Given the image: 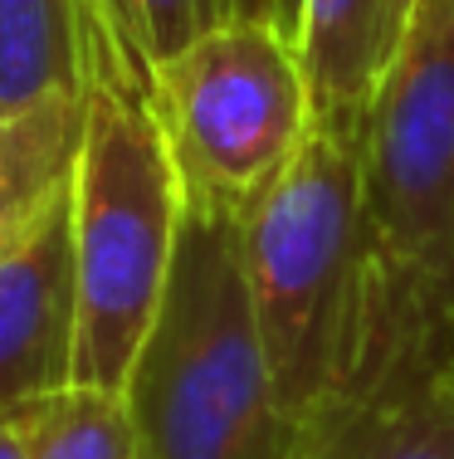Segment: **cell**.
I'll return each mask as SVG.
<instances>
[{"mask_svg": "<svg viewBox=\"0 0 454 459\" xmlns=\"http://www.w3.org/2000/svg\"><path fill=\"white\" fill-rule=\"evenodd\" d=\"M99 15L151 79L157 64H167L201 30L215 25V0H99Z\"/></svg>", "mask_w": 454, "mask_h": 459, "instance_id": "8fae6325", "label": "cell"}, {"mask_svg": "<svg viewBox=\"0 0 454 459\" xmlns=\"http://www.w3.org/2000/svg\"><path fill=\"white\" fill-rule=\"evenodd\" d=\"M83 93H64L20 117H0V259L25 239L35 215L73 177Z\"/></svg>", "mask_w": 454, "mask_h": 459, "instance_id": "9c48e42d", "label": "cell"}, {"mask_svg": "<svg viewBox=\"0 0 454 459\" xmlns=\"http://www.w3.org/2000/svg\"><path fill=\"white\" fill-rule=\"evenodd\" d=\"M73 386L123 396L171 289L186 195L151 79L89 35L83 133L73 152Z\"/></svg>", "mask_w": 454, "mask_h": 459, "instance_id": "6da1fadb", "label": "cell"}, {"mask_svg": "<svg viewBox=\"0 0 454 459\" xmlns=\"http://www.w3.org/2000/svg\"><path fill=\"white\" fill-rule=\"evenodd\" d=\"M230 15H259V5L254 0H215V20H230Z\"/></svg>", "mask_w": 454, "mask_h": 459, "instance_id": "5bb4252c", "label": "cell"}, {"mask_svg": "<svg viewBox=\"0 0 454 459\" xmlns=\"http://www.w3.org/2000/svg\"><path fill=\"white\" fill-rule=\"evenodd\" d=\"M420 0H303L298 59L308 74L313 117L366 127Z\"/></svg>", "mask_w": 454, "mask_h": 459, "instance_id": "ba28073f", "label": "cell"}, {"mask_svg": "<svg viewBox=\"0 0 454 459\" xmlns=\"http://www.w3.org/2000/svg\"><path fill=\"white\" fill-rule=\"evenodd\" d=\"M151 103L191 205L250 215L298 157L313 93L298 45L259 15L201 30L151 69Z\"/></svg>", "mask_w": 454, "mask_h": 459, "instance_id": "5b68a950", "label": "cell"}, {"mask_svg": "<svg viewBox=\"0 0 454 459\" xmlns=\"http://www.w3.org/2000/svg\"><path fill=\"white\" fill-rule=\"evenodd\" d=\"M30 406L0 411V459H35V450H30Z\"/></svg>", "mask_w": 454, "mask_h": 459, "instance_id": "7c38bea8", "label": "cell"}, {"mask_svg": "<svg viewBox=\"0 0 454 459\" xmlns=\"http://www.w3.org/2000/svg\"><path fill=\"white\" fill-rule=\"evenodd\" d=\"M298 459H454V347L386 279L347 381L303 420Z\"/></svg>", "mask_w": 454, "mask_h": 459, "instance_id": "8992f818", "label": "cell"}, {"mask_svg": "<svg viewBox=\"0 0 454 459\" xmlns=\"http://www.w3.org/2000/svg\"><path fill=\"white\" fill-rule=\"evenodd\" d=\"M259 15L269 20V25H278L288 39L298 45V30H303V0H254Z\"/></svg>", "mask_w": 454, "mask_h": 459, "instance_id": "4fadbf2b", "label": "cell"}, {"mask_svg": "<svg viewBox=\"0 0 454 459\" xmlns=\"http://www.w3.org/2000/svg\"><path fill=\"white\" fill-rule=\"evenodd\" d=\"M362 147L366 127L313 117L288 171L240 221L254 333L298 425L347 381L381 289Z\"/></svg>", "mask_w": 454, "mask_h": 459, "instance_id": "7a4b0ae2", "label": "cell"}, {"mask_svg": "<svg viewBox=\"0 0 454 459\" xmlns=\"http://www.w3.org/2000/svg\"><path fill=\"white\" fill-rule=\"evenodd\" d=\"M35 459H142L127 401L93 386H64L30 406Z\"/></svg>", "mask_w": 454, "mask_h": 459, "instance_id": "30bf717a", "label": "cell"}, {"mask_svg": "<svg viewBox=\"0 0 454 459\" xmlns=\"http://www.w3.org/2000/svg\"><path fill=\"white\" fill-rule=\"evenodd\" d=\"M123 401L142 459H298L303 425L278 406L254 333L240 215L186 201L167 303Z\"/></svg>", "mask_w": 454, "mask_h": 459, "instance_id": "3957f363", "label": "cell"}, {"mask_svg": "<svg viewBox=\"0 0 454 459\" xmlns=\"http://www.w3.org/2000/svg\"><path fill=\"white\" fill-rule=\"evenodd\" d=\"M376 274L454 347V0H420L362 147Z\"/></svg>", "mask_w": 454, "mask_h": 459, "instance_id": "277c9868", "label": "cell"}, {"mask_svg": "<svg viewBox=\"0 0 454 459\" xmlns=\"http://www.w3.org/2000/svg\"><path fill=\"white\" fill-rule=\"evenodd\" d=\"M73 201L69 186L0 259V411L73 386Z\"/></svg>", "mask_w": 454, "mask_h": 459, "instance_id": "52a82bcc", "label": "cell"}]
</instances>
